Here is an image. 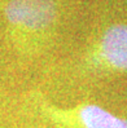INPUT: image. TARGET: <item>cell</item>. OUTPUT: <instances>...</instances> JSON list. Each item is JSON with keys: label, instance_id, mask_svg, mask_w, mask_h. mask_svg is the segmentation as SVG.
Wrapping results in <instances>:
<instances>
[{"label": "cell", "instance_id": "1", "mask_svg": "<svg viewBox=\"0 0 127 128\" xmlns=\"http://www.w3.org/2000/svg\"><path fill=\"white\" fill-rule=\"evenodd\" d=\"M9 25L25 32H43L56 20L57 5L55 0H9L4 6Z\"/></svg>", "mask_w": 127, "mask_h": 128}, {"label": "cell", "instance_id": "3", "mask_svg": "<svg viewBox=\"0 0 127 128\" xmlns=\"http://www.w3.org/2000/svg\"><path fill=\"white\" fill-rule=\"evenodd\" d=\"M77 118L83 128H127V119L114 115L99 105H84L78 112Z\"/></svg>", "mask_w": 127, "mask_h": 128}, {"label": "cell", "instance_id": "2", "mask_svg": "<svg viewBox=\"0 0 127 128\" xmlns=\"http://www.w3.org/2000/svg\"><path fill=\"white\" fill-rule=\"evenodd\" d=\"M97 53L111 69L127 71V25L117 24L104 31Z\"/></svg>", "mask_w": 127, "mask_h": 128}]
</instances>
